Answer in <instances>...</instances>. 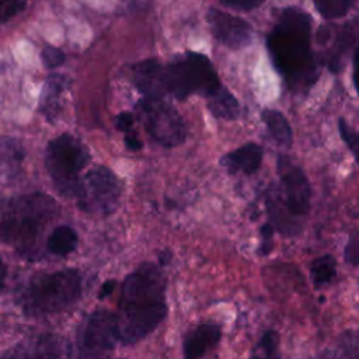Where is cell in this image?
<instances>
[{
	"mask_svg": "<svg viewBox=\"0 0 359 359\" xmlns=\"http://www.w3.org/2000/svg\"><path fill=\"white\" fill-rule=\"evenodd\" d=\"M167 316L165 279L151 262L130 272L119 299V334L123 344H135L149 335Z\"/></svg>",
	"mask_w": 359,
	"mask_h": 359,
	"instance_id": "cell-1",
	"label": "cell"
},
{
	"mask_svg": "<svg viewBox=\"0 0 359 359\" xmlns=\"http://www.w3.org/2000/svg\"><path fill=\"white\" fill-rule=\"evenodd\" d=\"M310 32V15L300 8L289 7L280 13L266 38L272 63L292 90H307L318 77Z\"/></svg>",
	"mask_w": 359,
	"mask_h": 359,
	"instance_id": "cell-2",
	"label": "cell"
},
{
	"mask_svg": "<svg viewBox=\"0 0 359 359\" xmlns=\"http://www.w3.org/2000/svg\"><path fill=\"white\" fill-rule=\"evenodd\" d=\"M59 215V205L45 194L10 198L1 208V238L20 254L35 257L45 229Z\"/></svg>",
	"mask_w": 359,
	"mask_h": 359,
	"instance_id": "cell-3",
	"label": "cell"
},
{
	"mask_svg": "<svg viewBox=\"0 0 359 359\" xmlns=\"http://www.w3.org/2000/svg\"><path fill=\"white\" fill-rule=\"evenodd\" d=\"M80 294V273L74 269H62L32 276L20 289L17 300L25 314L42 317L67 309Z\"/></svg>",
	"mask_w": 359,
	"mask_h": 359,
	"instance_id": "cell-4",
	"label": "cell"
},
{
	"mask_svg": "<svg viewBox=\"0 0 359 359\" xmlns=\"http://www.w3.org/2000/svg\"><path fill=\"white\" fill-rule=\"evenodd\" d=\"M86 146L69 133L52 139L45 151V167L57 192L66 198H79L81 192V170L88 164Z\"/></svg>",
	"mask_w": 359,
	"mask_h": 359,
	"instance_id": "cell-5",
	"label": "cell"
},
{
	"mask_svg": "<svg viewBox=\"0 0 359 359\" xmlns=\"http://www.w3.org/2000/svg\"><path fill=\"white\" fill-rule=\"evenodd\" d=\"M167 93L177 100L192 94L209 97L222 87L212 62L202 53L185 52L175 55L165 67Z\"/></svg>",
	"mask_w": 359,
	"mask_h": 359,
	"instance_id": "cell-6",
	"label": "cell"
},
{
	"mask_svg": "<svg viewBox=\"0 0 359 359\" xmlns=\"http://www.w3.org/2000/svg\"><path fill=\"white\" fill-rule=\"evenodd\" d=\"M121 341L118 314L108 310L93 311L79 327L73 346L74 359H104Z\"/></svg>",
	"mask_w": 359,
	"mask_h": 359,
	"instance_id": "cell-7",
	"label": "cell"
},
{
	"mask_svg": "<svg viewBox=\"0 0 359 359\" xmlns=\"http://www.w3.org/2000/svg\"><path fill=\"white\" fill-rule=\"evenodd\" d=\"M137 111L149 135L164 147H175L187 137L185 123L178 111L163 97H143Z\"/></svg>",
	"mask_w": 359,
	"mask_h": 359,
	"instance_id": "cell-8",
	"label": "cell"
},
{
	"mask_svg": "<svg viewBox=\"0 0 359 359\" xmlns=\"http://www.w3.org/2000/svg\"><path fill=\"white\" fill-rule=\"evenodd\" d=\"M121 191L116 175L104 165H95L83 177L77 205L87 213L108 215L116 208Z\"/></svg>",
	"mask_w": 359,
	"mask_h": 359,
	"instance_id": "cell-9",
	"label": "cell"
},
{
	"mask_svg": "<svg viewBox=\"0 0 359 359\" xmlns=\"http://www.w3.org/2000/svg\"><path fill=\"white\" fill-rule=\"evenodd\" d=\"M278 172L282 184V189L278 191V196L285 209L296 219L300 220L310 210L311 189L303 170L293 164L287 157L280 156L278 158Z\"/></svg>",
	"mask_w": 359,
	"mask_h": 359,
	"instance_id": "cell-10",
	"label": "cell"
},
{
	"mask_svg": "<svg viewBox=\"0 0 359 359\" xmlns=\"http://www.w3.org/2000/svg\"><path fill=\"white\" fill-rule=\"evenodd\" d=\"M208 22L215 38L231 49H241L251 42L252 28L240 17L217 8H209Z\"/></svg>",
	"mask_w": 359,
	"mask_h": 359,
	"instance_id": "cell-11",
	"label": "cell"
},
{
	"mask_svg": "<svg viewBox=\"0 0 359 359\" xmlns=\"http://www.w3.org/2000/svg\"><path fill=\"white\" fill-rule=\"evenodd\" d=\"M63 349L60 338L53 334H39L24 339L8 351L1 359H62Z\"/></svg>",
	"mask_w": 359,
	"mask_h": 359,
	"instance_id": "cell-12",
	"label": "cell"
},
{
	"mask_svg": "<svg viewBox=\"0 0 359 359\" xmlns=\"http://www.w3.org/2000/svg\"><path fill=\"white\" fill-rule=\"evenodd\" d=\"M133 76L143 97H163L167 93L165 69L156 59H146L135 65Z\"/></svg>",
	"mask_w": 359,
	"mask_h": 359,
	"instance_id": "cell-13",
	"label": "cell"
},
{
	"mask_svg": "<svg viewBox=\"0 0 359 359\" xmlns=\"http://www.w3.org/2000/svg\"><path fill=\"white\" fill-rule=\"evenodd\" d=\"M220 339V328L216 324L205 323L188 332L184 339L182 359H201Z\"/></svg>",
	"mask_w": 359,
	"mask_h": 359,
	"instance_id": "cell-14",
	"label": "cell"
},
{
	"mask_svg": "<svg viewBox=\"0 0 359 359\" xmlns=\"http://www.w3.org/2000/svg\"><path fill=\"white\" fill-rule=\"evenodd\" d=\"M262 161V147L255 143H247L227 154L220 160L222 165L231 174L255 172Z\"/></svg>",
	"mask_w": 359,
	"mask_h": 359,
	"instance_id": "cell-15",
	"label": "cell"
},
{
	"mask_svg": "<svg viewBox=\"0 0 359 359\" xmlns=\"http://www.w3.org/2000/svg\"><path fill=\"white\" fill-rule=\"evenodd\" d=\"M359 46V18L352 20L342 27L338 32L334 45L330 50L328 56V67L331 72L337 73L341 70L344 65V59L351 49H356Z\"/></svg>",
	"mask_w": 359,
	"mask_h": 359,
	"instance_id": "cell-16",
	"label": "cell"
},
{
	"mask_svg": "<svg viewBox=\"0 0 359 359\" xmlns=\"http://www.w3.org/2000/svg\"><path fill=\"white\" fill-rule=\"evenodd\" d=\"M67 87V79L62 74H50L46 77L41 93V112L49 122H53L60 112V97Z\"/></svg>",
	"mask_w": 359,
	"mask_h": 359,
	"instance_id": "cell-17",
	"label": "cell"
},
{
	"mask_svg": "<svg viewBox=\"0 0 359 359\" xmlns=\"http://www.w3.org/2000/svg\"><path fill=\"white\" fill-rule=\"evenodd\" d=\"M309 359H359V330L345 331L332 345Z\"/></svg>",
	"mask_w": 359,
	"mask_h": 359,
	"instance_id": "cell-18",
	"label": "cell"
},
{
	"mask_svg": "<svg viewBox=\"0 0 359 359\" xmlns=\"http://www.w3.org/2000/svg\"><path fill=\"white\" fill-rule=\"evenodd\" d=\"M208 107L210 112L220 119L233 121L240 115V104L226 87L217 88L208 97Z\"/></svg>",
	"mask_w": 359,
	"mask_h": 359,
	"instance_id": "cell-19",
	"label": "cell"
},
{
	"mask_svg": "<svg viewBox=\"0 0 359 359\" xmlns=\"http://www.w3.org/2000/svg\"><path fill=\"white\" fill-rule=\"evenodd\" d=\"M24 160V149L15 139L3 137L1 140V172L8 181H13L21 168Z\"/></svg>",
	"mask_w": 359,
	"mask_h": 359,
	"instance_id": "cell-20",
	"label": "cell"
},
{
	"mask_svg": "<svg viewBox=\"0 0 359 359\" xmlns=\"http://www.w3.org/2000/svg\"><path fill=\"white\" fill-rule=\"evenodd\" d=\"M77 233L66 224L57 226L52 230L46 240V250L57 257H66L77 247Z\"/></svg>",
	"mask_w": 359,
	"mask_h": 359,
	"instance_id": "cell-21",
	"label": "cell"
},
{
	"mask_svg": "<svg viewBox=\"0 0 359 359\" xmlns=\"http://www.w3.org/2000/svg\"><path fill=\"white\" fill-rule=\"evenodd\" d=\"M261 116L272 139L285 149L290 147L293 135H292V128L287 119L279 111H275V109H264Z\"/></svg>",
	"mask_w": 359,
	"mask_h": 359,
	"instance_id": "cell-22",
	"label": "cell"
},
{
	"mask_svg": "<svg viewBox=\"0 0 359 359\" xmlns=\"http://www.w3.org/2000/svg\"><path fill=\"white\" fill-rule=\"evenodd\" d=\"M337 275V262L332 255H321L310 265V276L316 287L328 285Z\"/></svg>",
	"mask_w": 359,
	"mask_h": 359,
	"instance_id": "cell-23",
	"label": "cell"
},
{
	"mask_svg": "<svg viewBox=\"0 0 359 359\" xmlns=\"http://www.w3.org/2000/svg\"><path fill=\"white\" fill-rule=\"evenodd\" d=\"M250 359H280L278 332L273 330L265 331L255 344Z\"/></svg>",
	"mask_w": 359,
	"mask_h": 359,
	"instance_id": "cell-24",
	"label": "cell"
},
{
	"mask_svg": "<svg viewBox=\"0 0 359 359\" xmlns=\"http://www.w3.org/2000/svg\"><path fill=\"white\" fill-rule=\"evenodd\" d=\"M317 11L325 20H335L344 17L356 0H313Z\"/></svg>",
	"mask_w": 359,
	"mask_h": 359,
	"instance_id": "cell-25",
	"label": "cell"
},
{
	"mask_svg": "<svg viewBox=\"0 0 359 359\" xmlns=\"http://www.w3.org/2000/svg\"><path fill=\"white\" fill-rule=\"evenodd\" d=\"M338 129H339V135H341L342 140L346 143V146L352 151L353 157L359 163V132H355L352 128H349V125L346 123V121L344 118H339Z\"/></svg>",
	"mask_w": 359,
	"mask_h": 359,
	"instance_id": "cell-26",
	"label": "cell"
},
{
	"mask_svg": "<svg viewBox=\"0 0 359 359\" xmlns=\"http://www.w3.org/2000/svg\"><path fill=\"white\" fill-rule=\"evenodd\" d=\"M27 0H0V21L6 24L10 18L24 11Z\"/></svg>",
	"mask_w": 359,
	"mask_h": 359,
	"instance_id": "cell-27",
	"label": "cell"
},
{
	"mask_svg": "<svg viewBox=\"0 0 359 359\" xmlns=\"http://www.w3.org/2000/svg\"><path fill=\"white\" fill-rule=\"evenodd\" d=\"M41 59L45 67L55 69L65 63V53L59 48L46 45L41 52Z\"/></svg>",
	"mask_w": 359,
	"mask_h": 359,
	"instance_id": "cell-28",
	"label": "cell"
},
{
	"mask_svg": "<svg viewBox=\"0 0 359 359\" xmlns=\"http://www.w3.org/2000/svg\"><path fill=\"white\" fill-rule=\"evenodd\" d=\"M223 4L231 7V8H237V10H252L258 6H261L264 3V0H219Z\"/></svg>",
	"mask_w": 359,
	"mask_h": 359,
	"instance_id": "cell-29",
	"label": "cell"
},
{
	"mask_svg": "<svg viewBox=\"0 0 359 359\" xmlns=\"http://www.w3.org/2000/svg\"><path fill=\"white\" fill-rule=\"evenodd\" d=\"M272 234H273V229L269 223L264 224L261 227V238H262V244L259 247V252L262 254H268L272 248Z\"/></svg>",
	"mask_w": 359,
	"mask_h": 359,
	"instance_id": "cell-30",
	"label": "cell"
},
{
	"mask_svg": "<svg viewBox=\"0 0 359 359\" xmlns=\"http://www.w3.org/2000/svg\"><path fill=\"white\" fill-rule=\"evenodd\" d=\"M115 126L128 133L132 132V126H133V115L130 112H121L119 115L115 116Z\"/></svg>",
	"mask_w": 359,
	"mask_h": 359,
	"instance_id": "cell-31",
	"label": "cell"
},
{
	"mask_svg": "<svg viewBox=\"0 0 359 359\" xmlns=\"http://www.w3.org/2000/svg\"><path fill=\"white\" fill-rule=\"evenodd\" d=\"M125 144L129 150L132 151H136V150H140L142 149V142L137 139V136L133 133V132H128L125 135Z\"/></svg>",
	"mask_w": 359,
	"mask_h": 359,
	"instance_id": "cell-32",
	"label": "cell"
},
{
	"mask_svg": "<svg viewBox=\"0 0 359 359\" xmlns=\"http://www.w3.org/2000/svg\"><path fill=\"white\" fill-rule=\"evenodd\" d=\"M353 84L359 94V46L353 52Z\"/></svg>",
	"mask_w": 359,
	"mask_h": 359,
	"instance_id": "cell-33",
	"label": "cell"
},
{
	"mask_svg": "<svg viewBox=\"0 0 359 359\" xmlns=\"http://www.w3.org/2000/svg\"><path fill=\"white\" fill-rule=\"evenodd\" d=\"M114 286H115V282H114V280H107V282L101 286L100 293H98V297H100V299H105L107 296H109V294L112 293V290H114Z\"/></svg>",
	"mask_w": 359,
	"mask_h": 359,
	"instance_id": "cell-34",
	"label": "cell"
},
{
	"mask_svg": "<svg viewBox=\"0 0 359 359\" xmlns=\"http://www.w3.org/2000/svg\"><path fill=\"white\" fill-rule=\"evenodd\" d=\"M104 359H105V358H104Z\"/></svg>",
	"mask_w": 359,
	"mask_h": 359,
	"instance_id": "cell-35",
	"label": "cell"
}]
</instances>
